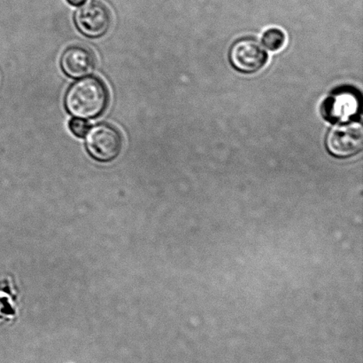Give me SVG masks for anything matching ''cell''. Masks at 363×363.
I'll return each instance as SVG.
<instances>
[{
    "mask_svg": "<svg viewBox=\"0 0 363 363\" xmlns=\"http://www.w3.org/2000/svg\"><path fill=\"white\" fill-rule=\"evenodd\" d=\"M123 136L116 127L108 124H96L86 134V148L96 161L111 162L122 152Z\"/></svg>",
    "mask_w": 363,
    "mask_h": 363,
    "instance_id": "cell-2",
    "label": "cell"
},
{
    "mask_svg": "<svg viewBox=\"0 0 363 363\" xmlns=\"http://www.w3.org/2000/svg\"><path fill=\"white\" fill-rule=\"evenodd\" d=\"M69 129L74 136L83 138L86 136L89 130H90V124L86 121L76 117V119L70 121Z\"/></svg>",
    "mask_w": 363,
    "mask_h": 363,
    "instance_id": "cell-9",
    "label": "cell"
},
{
    "mask_svg": "<svg viewBox=\"0 0 363 363\" xmlns=\"http://www.w3.org/2000/svg\"><path fill=\"white\" fill-rule=\"evenodd\" d=\"M86 1L87 0H67V3L74 6H80Z\"/></svg>",
    "mask_w": 363,
    "mask_h": 363,
    "instance_id": "cell-10",
    "label": "cell"
},
{
    "mask_svg": "<svg viewBox=\"0 0 363 363\" xmlns=\"http://www.w3.org/2000/svg\"><path fill=\"white\" fill-rule=\"evenodd\" d=\"M327 149L336 158H350L363 147V128L360 123L337 124L330 131L326 140Z\"/></svg>",
    "mask_w": 363,
    "mask_h": 363,
    "instance_id": "cell-3",
    "label": "cell"
},
{
    "mask_svg": "<svg viewBox=\"0 0 363 363\" xmlns=\"http://www.w3.org/2000/svg\"><path fill=\"white\" fill-rule=\"evenodd\" d=\"M94 53L86 46L74 45L65 50L60 60L64 73L72 78L86 77L95 67Z\"/></svg>",
    "mask_w": 363,
    "mask_h": 363,
    "instance_id": "cell-7",
    "label": "cell"
},
{
    "mask_svg": "<svg viewBox=\"0 0 363 363\" xmlns=\"http://www.w3.org/2000/svg\"><path fill=\"white\" fill-rule=\"evenodd\" d=\"M286 37L282 30L270 28L262 36V45L272 52H277L286 45Z\"/></svg>",
    "mask_w": 363,
    "mask_h": 363,
    "instance_id": "cell-8",
    "label": "cell"
},
{
    "mask_svg": "<svg viewBox=\"0 0 363 363\" xmlns=\"http://www.w3.org/2000/svg\"><path fill=\"white\" fill-rule=\"evenodd\" d=\"M269 55L261 43L244 38L237 41L230 52V60L235 69L243 73H255L268 62Z\"/></svg>",
    "mask_w": 363,
    "mask_h": 363,
    "instance_id": "cell-5",
    "label": "cell"
},
{
    "mask_svg": "<svg viewBox=\"0 0 363 363\" xmlns=\"http://www.w3.org/2000/svg\"><path fill=\"white\" fill-rule=\"evenodd\" d=\"M108 99L104 82L96 77H87L71 85L66 94L65 106L73 117L91 119L105 112Z\"/></svg>",
    "mask_w": 363,
    "mask_h": 363,
    "instance_id": "cell-1",
    "label": "cell"
},
{
    "mask_svg": "<svg viewBox=\"0 0 363 363\" xmlns=\"http://www.w3.org/2000/svg\"><path fill=\"white\" fill-rule=\"evenodd\" d=\"M360 101L355 92L343 89L327 99L323 104V117L330 122H348L358 113Z\"/></svg>",
    "mask_w": 363,
    "mask_h": 363,
    "instance_id": "cell-6",
    "label": "cell"
},
{
    "mask_svg": "<svg viewBox=\"0 0 363 363\" xmlns=\"http://www.w3.org/2000/svg\"><path fill=\"white\" fill-rule=\"evenodd\" d=\"M74 23L81 33L86 37L101 38L111 26V12L104 3L94 0L77 11Z\"/></svg>",
    "mask_w": 363,
    "mask_h": 363,
    "instance_id": "cell-4",
    "label": "cell"
}]
</instances>
